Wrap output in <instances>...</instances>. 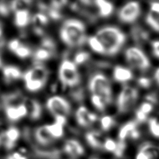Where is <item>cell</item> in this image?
I'll use <instances>...</instances> for the list:
<instances>
[{
    "label": "cell",
    "instance_id": "6da1fadb",
    "mask_svg": "<svg viewBox=\"0 0 159 159\" xmlns=\"http://www.w3.org/2000/svg\"><path fill=\"white\" fill-rule=\"evenodd\" d=\"M60 35L66 45L73 47L81 46L86 40L84 24L75 19H67L64 22L60 29Z\"/></svg>",
    "mask_w": 159,
    "mask_h": 159
},
{
    "label": "cell",
    "instance_id": "7a4b0ae2",
    "mask_svg": "<svg viewBox=\"0 0 159 159\" xmlns=\"http://www.w3.org/2000/svg\"><path fill=\"white\" fill-rule=\"evenodd\" d=\"M102 45L106 55L116 54L124 43L125 35L114 27H106L99 29L95 35Z\"/></svg>",
    "mask_w": 159,
    "mask_h": 159
},
{
    "label": "cell",
    "instance_id": "3957f363",
    "mask_svg": "<svg viewBox=\"0 0 159 159\" xmlns=\"http://www.w3.org/2000/svg\"><path fill=\"white\" fill-rule=\"evenodd\" d=\"M48 76V70L42 65L36 63L24 75L25 86L30 91L40 90L45 85Z\"/></svg>",
    "mask_w": 159,
    "mask_h": 159
},
{
    "label": "cell",
    "instance_id": "277c9868",
    "mask_svg": "<svg viewBox=\"0 0 159 159\" xmlns=\"http://www.w3.org/2000/svg\"><path fill=\"white\" fill-rule=\"evenodd\" d=\"M58 76L60 81L65 86L73 87L80 82V76L76 64L68 60H64L61 62Z\"/></svg>",
    "mask_w": 159,
    "mask_h": 159
},
{
    "label": "cell",
    "instance_id": "5b68a950",
    "mask_svg": "<svg viewBox=\"0 0 159 159\" xmlns=\"http://www.w3.org/2000/svg\"><path fill=\"white\" fill-rule=\"evenodd\" d=\"M89 89L92 94L101 96L108 104L111 102L112 100L111 85L108 79L104 75L98 73L93 76L89 83Z\"/></svg>",
    "mask_w": 159,
    "mask_h": 159
},
{
    "label": "cell",
    "instance_id": "8992f818",
    "mask_svg": "<svg viewBox=\"0 0 159 159\" xmlns=\"http://www.w3.org/2000/svg\"><path fill=\"white\" fill-rule=\"evenodd\" d=\"M125 58L127 62L132 67L142 71L147 70L150 66L147 57L137 47L129 48L125 51Z\"/></svg>",
    "mask_w": 159,
    "mask_h": 159
},
{
    "label": "cell",
    "instance_id": "52a82bcc",
    "mask_svg": "<svg viewBox=\"0 0 159 159\" xmlns=\"http://www.w3.org/2000/svg\"><path fill=\"white\" fill-rule=\"evenodd\" d=\"M47 107L53 116H61L66 117L70 112L69 102L61 96H53L47 101Z\"/></svg>",
    "mask_w": 159,
    "mask_h": 159
},
{
    "label": "cell",
    "instance_id": "ba28073f",
    "mask_svg": "<svg viewBox=\"0 0 159 159\" xmlns=\"http://www.w3.org/2000/svg\"><path fill=\"white\" fill-rule=\"evenodd\" d=\"M140 13V7L139 4L137 2H130L120 9L118 16L122 22L130 23L137 19Z\"/></svg>",
    "mask_w": 159,
    "mask_h": 159
},
{
    "label": "cell",
    "instance_id": "9c48e42d",
    "mask_svg": "<svg viewBox=\"0 0 159 159\" xmlns=\"http://www.w3.org/2000/svg\"><path fill=\"white\" fill-rule=\"evenodd\" d=\"M76 119L79 125L88 127L97 119V116L91 112L84 106H80L76 112Z\"/></svg>",
    "mask_w": 159,
    "mask_h": 159
},
{
    "label": "cell",
    "instance_id": "30bf717a",
    "mask_svg": "<svg viewBox=\"0 0 159 159\" xmlns=\"http://www.w3.org/2000/svg\"><path fill=\"white\" fill-rule=\"evenodd\" d=\"M25 99L21 93L17 91L4 94L2 96V102L4 108L17 107L23 104Z\"/></svg>",
    "mask_w": 159,
    "mask_h": 159
},
{
    "label": "cell",
    "instance_id": "8fae6325",
    "mask_svg": "<svg viewBox=\"0 0 159 159\" xmlns=\"http://www.w3.org/2000/svg\"><path fill=\"white\" fill-rule=\"evenodd\" d=\"M24 104L26 107L27 115L32 120L39 119L42 115V107L37 101L31 98H25Z\"/></svg>",
    "mask_w": 159,
    "mask_h": 159
},
{
    "label": "cell",
    "instance_id": "7c38bea8",
    "mask_svg": "<svg viewBox=\"0 0 159 159\" xmlns=\"http://www.w3.org/2000/svg\"><path fill=\"white\" fill-rule=\"evenodd\" d=\"M125 141L119 140L116 142L112 139H106L103 148L108 152H112L116 157H121L125 150Z\"/></svg>",
    "mask_w": 159,
    "mask_h": 159
},
{
    "label": "cell",
    "instance_id": "4fadbf2b",
    "mask_svg": "<svg viewBox=\"0 0 159 159\" xmlns=\"http://www.w3.org/2000/svg\"><path fill=\"white\" fill-rule=\"evenodd\" d=\"M35 139L39 144L43 147L51 144L55 139L47 129L46 125L39 127L35 130Z\"/></svg>",
    "mask_w": 159,
    "mask_h": 159
},
{
    "label": "cell",
    "instance_id": "5bb4252c",
    "mask_svg": "<svg viewBox=\"0 0 159 159\" xmlns=\"http://www.w3.org/2000/svg\"><path fill=\"white\" fill-rule=\"evenodd\" d=\"M63 149L66 154L72 157H77L84 153V148L81 144L73 139L67 140Z\"/></svg>",
    "mask_w": 159,
    "mask_h": 159
},
{
    "label": "cell",
    "instance_id": "9a60e30c",
    "mask_svg": "<svg viewBox=\"0 0 159 159\" xmlns=\"http://www.w3.org/2000/svg\"><path fill=\"white\" fill-rule=\"evenodd\" d=\"M20 136L19 129L14 127H11L4 132V137L5 139L4 146L6 149L11 150L16 145V142Z\"/></svg>",
    "mask_w": 159,
    "mask_h": 159
},
{
    "label": "cell",
    "instance_id": "2e32d148",
    "mask_svg": "<svg viewBox=\"0 0 159 159\" xmlns=\"http://www.w3.org/2000/svg\"><path fill=\"white\" fill-rule=\"evenodd\" d=\"M7 117L11 121H17L27 115V112L24 104L17 107H8L5 108Z\"/></svg>",
    "mask_w": 159,
    "mask_h": 159
},
{
    "label": "cell",
    "instance_id": "e0dca14e",
    "mask_svg": "<svg viewBox=\"0 0 159 159\" xmlns=\"http://www.w3.org/2000/svg\"><path fill=\"white\" fill-rule=\"evenodd\" d=\"M86 140L88 144L94 148H103L106 139L98 131H91L86 134Z\"/></svg>",
    "mask_w": 159,
    "mask_h": 159
},
{
    "label": "cell",
    "instance_id": "ac0fdd59",
    "mask_svg": "<svg viewBox=\"0 0 159 159\" xmlns=\"http://www.w3.org/2000/svg\"><path fill=\"white\" fill-rule=\"evenodd\" d=\"M2 74L4 80L7 83H10L19 80L22 76L20 70L17 67L12 65L5 66L2 70Z\"/></svg>",
    "mask_w": 159,
    "mask_h": 159
},
{
    "label": "cell",
    "instance_id": "d6986e66",
    "mask_svg": "<svg viewBox=\"0 0 159 159\" xmlns=\"http://www.w3.org/2000/svg\"><path fill=\"white\" fill-rule=\"evenodd\" d=\"M131 36L137 44L142 45L148 40L149 35L142 27L136 25L131 29Z\"/></svg>",
    "mask_w": 159,
    "mask_h": 159
},
{
    "label": "cell",
    "instance_id": "ffe728a7",
    "mask_svg": "<svg viewBox=\"0 0 159 159\" xmlns=\"http://www.w3.org/2000/svg\"><path fill=\"white\" fill-rule=\"evenodd\" d=\"M113 76L116 81L119 82H125L132 78L133 74L130 70L126 68L116 66L114 70Z\"/></svg>",
    "mask_w": 159,
    "mask_h": 159
},
{
    "label": "cell",
    "instance_id": "44dd1931",
    "mask_svg": "<svg viewBox=\"0 0 159 159\" xmlns=\"http://www.w3.org/2000/svg\"><path fill=\"white\" fill-rule=\"evenodd\" d=\"M96 7H97L99 14L102 17H107L111 14L113 11V5L111 2L102 1L98 0L94 1Z\"/></svg>",
    "mask_w": 159,
    "mask_h": 159
},
{
    "label": "cell",
    "instance_id": "7402d4cb",
    "mask_svg": "<svg viewBox=\"0 0 159 159\" xmlns=\"http://www.w3.org/2000/svg\"><path fill=\"white\" fill-rule=\"evenodd\" d=\"M30 22V14L27 10H22L15 12L14 23L19 27H24L27 26Z\"/></svg>",
    "mask_w": 159,
    "mask_h": 159
},
{
    "label": "cell",
    "instance_id": "603a6c76",
    "mask_svg": "<svg viewBox=\"0 0 159 159\" xmlns=\"http://www.w3.org/2000/svg\"><path fill=\"white\" fill-rule=\"evenodd\" d=\"M138 97V91L130 86H125L120 91L118 98L117 102H120L130 99H137Z\"/></svg>",
    "mask_w": 159,
    "mask_h": 159
},
{
    "label": "cell",
    "instance_id": "cb8c5ba5",
    "mask_svg": "<svg viewBox=\"0 0 159 159\" xmlns=\"http://www.w3.org/2000/svg\"><path fill=\"white\" fill-rule=\"evenodd\" d=\"M137 122L135 121H130L125 124L120 129L119 132V140L125 141V139L129 137L131 132L137 129Z\"/></svg>",
    "mask_w": 159,
    "mask_h": 159
},
{
    "label": "cell",
    "instance_id": "d4e9b609",
    "mask_svg": "<svg viewBox=\"0 0 159 159\" xmlns=\"http://www.w3.org/2000/svg\"><path fill=\"white\" fill-rule=\"evenodd\" d=\"M53 54V53L50 51L41 47L35 51L34 54V60L36 63H40V62L51 58Z\"/></svg>",
    "mask_w": 159,
    "mask_h": 159
},
{
    "label": "cell",
    "instance_id": "484cf974",
    "mask_svg": "<svg viewBox=\"0 0 159 159\" xmlns=\"http://www.w3.org/2000/svg\"><path fill=\"white\" fill-rule=\"evenodd\" d=\"M63 125L55 122L52 124L46 125V127L50 134L54 139H58L63 135Z\"/></svg>",
    "mask_w": 159,
    "mask_h": 159
},
{
    "label": "cell",
    "instance_id": "4316f807",
    "mask_svg": "<svg viewBox=\"0 0 159 159\" xmlns=\"http://www.w3.org/2000/svg\"><path fill=\"white\" fill-rule=\"evenodd\" d=\"M147 24L155 30L159 32V14L153 11L149 12L146 17Z\"/></svg>",
    "mask_w": 159,
    "mask_h": 159
},
{
    "label": "cell",
    "instance_id": "83f0119b",
    "mask_svg": "<svg viewBox=\"0 0 159 159\" xmlns=\"http://www.w3.org/2000/svg\"><path fill=\"white\" fill-rule=\"evenodd\" d=\"M32 21L35 27L41 28L42 26L46 25L48 24V19L45 14L39 12L34 14V16L32 17Z\"/></svg>",
    "mask_w": 159,
    "mask_h": 159
},
{
    "label": "cell",
    "instance_id": "f1b7e54d",
    "mask_svg": "<svg viewBox=\"0 0 159 159\" xmlns=\"http://www.w3.org/2000/svg\"><path fill=\"white\" fill-rule=\"evenodd\" d=\"M88 42L89 45L90 46V47L93 50L99 53L105 54L104 49L102 45L95 35L90 37L88 39Z\"/></svg>",
    "mask_w": 159,
    "mask_h": 159
},
{
    "label": "cell",
    "instance_id": "f546056e",
    "mask_svg": "<svg viewBox=\"0 0 159 159\" xmlns=\"http://www.w3.org/2000/svg\"><path fill=\"white\" fill-rule=\"evenodd\" d=\"M31 3L32 1H13L10 2V5L11 10L16 12L22 10H27Z\"/></svg>",
    "mask_w": 159,
    "mask_h": 159
},
{
    "label": "cell",
    "instance_id": "4dcf8cb0",
    "mask_svg": "<svg viewBox=\"0 0 159 159\" xmlns=\"http://www.w3.org/2000/svg\"><path fill=\"white\" fill-rule=\"evenodd\" d=\"M91 101L95 107L99 111H103L108 104L104 98L96 94H92Z\"/></svg>",
    "mask_w": 159,
    "mask_h": 159
},
{
    "label": "cell",
    "instance_id": "1f68e13d",
    "mask_svg": "<svg viewBox=\"0 0 159 159\" xmlns=\"http://www.w3.org/2000/svg\"><path fill=\"white\" fill-rule=\"evenodd\" d=\"M14 53H15L19 58H25L30 55L31 50L28 46L22 43L14 52Z\"/></svg>",
    "mask_w": 159,
    "mask_h": 159
},
{
    "label": "cell",
    "instance_id": "d6a6232c",
    "mask_svg": "<svg viewBox=\"0 0 159 159\" xmlns=\"http://www.w3.org/2000/svg\"><path fill=\"white\" fill-rule=\"evenodd\" d=\"M115 124L114 119L109 116H106L101 119V126L102 130L107 131L109 130Z\"/></svg>",
    "mask_w": 159,
    "mask_h": 159
},
{
    "label": "cell",
    "instance_id": "836d02e7",
    "mask_svg": "<svg viewBox=\"0 0 159 159\" xmlns=\"http://www.w3.org/2000/svg\"><path fill=\"white\" fill-rule=\"evenodd\" d=\"M89 53L86 52H80L76 54L74 58V63L80 65L86 62L89 58Z\"/></svg>",
    "mask_w": 159,
    "mask_h": 159
},
{
    "label": "cell",
    "instance_id": "e575fe53",
    "mask_svg": "<svg viewBox=\"0 0 159 159\" xmlns=\"http://www.w3.org/2000/svg\"><path fill=\"white\" fill-rule=\"evenodd\" d=\"M149 129L153 135L159 137V122L155 118H152L149 120Z\"/></svg>",
    "mask_w": 159,
    "mask_h": 159
},
{
    "label": "cell",
    "instance_id": "d590c367",
    "mask_svg": "<svg viewBox=\"0 0 159 159\" xmlns=\"http://www.w3.org/2000/svg\"><path fill=\"white\" fill-rule=\"evenodd\" d=\"M41 47L54 53L55 50V44L54 41L52 39L49 37H46L43 39L41 42Z\"/></svg>",
    "mask_w": 159,
    "mask_h": 159
},
{
    "label": "cell",
    "instance_id": "8d00e7d4",
    "mask_svg": "<svg viewBox=\"0 0 159 159\" xmlns=\"http://www.w3.org/2000/svg\"><path fill=\"white\" fill-rule=\"evenodd\" d=\"M11 10L10 3L7 4L5 1H0V15L4 17L7 16Z\"/></svg>",
    "mask_w": 159,
    "mask_h": 159
},
{
    "label": "cell",
    "instance_id": "74e56055",
    "mask_svg": "<svg viewBox=\"0 0 159 159\" xmlns=\"http://www.w3.org/2000/svg\"><path fill=\"white\" fill-rule=\"evenodd\" d=\"M21 44L22 43L18 39H12L9 42L8 48L14 53Z\"/></svg>",
    "mask_w": 159,
    "mask_h": 159
},
{
    "label": "cell",
    "instance_id": "f35d334b",
    "mask_svg": "<svg viewBox=\"0 0 159 159\" xmlns=\"http://www.w3.org/2000/svg\"><path fill=\"white\" fill-rule=\"evenodd\" d=\"M139 109L147 115L152 111L153 106L150 102H143L141 104Z\"/></svg>",
    "mask_w": 159,
    "mask_h": 159
},
{
    "label": "cell",
    "instance_id": "ab89813d",
    "mask_svg": "<svg viewBox=\"0 0 159 159\" xmlns=\"http://www.w3.org/2000/svg\"><path fill=\"white\" fill-rule=\"evenodd\" d=\"M138 83L141 87L144 88H147L150 86L151 81L149 78H147L145 77H142L138 80Z\"/></svg>",
    "mask_w": 159,
    "mask_h": 159
},
{
    "label": "cell",
    "instance_id": "60d3db41",
    "mask_svg": "<svg viewBox=\"0 0 159 159\" xmlns=\"http://www.w3.org/2000/svg\"><path fill=\"white\" fill-rule=\"evenodd\" d=\"M6 159H27V157L20 153V152H15L12 153H10L7 157Z\"/></svg>",
    "mask_w": 159,
    "mask_h": 159
},
{
    "label": "cell",
    "instance_id": "b9f144b4",
    "mask_svg": "<svg viewBox=\"0 0 159 159\" xmlns=\"http://www.w3.org/2000/svg\"><path fill=\"white\" fill-rule=\"evenodd\" d=\"M147 114L140 111L139 109L136 111V119L139 122H143L147 119Z\"/></svg>",
    "mask_w": 159,
    "mask_h": 159
},
{
    "label": "cell",
    "instance_id": "7bdbcfd3",
    "mask_svg": "<svg viewBox=\"0 0 159 159\" xmlns=\"http://www.w3.org/2000/svg\"><path fill=\"white\" fill-rule=\"evenodd\" d=\"M152 46L154 55L159 58V40L153 41L152 42Z\"/></svg>",
    "mask_w": 159,
    "mask_h": 159
},
{
    "label": "cell",
    "instance_id": "ee69618b",
    "mask_svg": "<svg viewBox=\"0 0 159 159\" xmlns=\"http://www.w3.org/2000/svg\"><path fill=\"white\" fill-rule=\"evenodd\" d=\"M135 159H151L150 156L144 151L140 150L135 156Z\"/></svg>",
    "mask_w": 159,
    "mask_h": 159
},
{
    "label": "cell",
    "instance_id": "f6af8a7d",
    "mask_svg": "<svg viewBox=\"0 0 159 159\" xmlns=\"http://www.w3.org/2000/svg\"><path fill=\"white\" fill-rule=\"evenodd\" d=\"M145 99L146 100H147L148 101L152 102V103H157L158 99H157V96L155 94H148L145 96Z\"/></svg>",
    "mask_w": 159,
    "mask_h": 159
},
{
    "label": "cell",
    "instance_id": "bcb514c9",
    "mask_svg": "<svg viewBox=\"0 0 159 159\" xmlns=\"http://www.w3.org/2000/svg\"><path fill=\"white\" fill-rule=\"evenodd\" d=\"M54 117H55L56 122L59 123L63 125H65L66 121V117L61 116H55Z\"/></svg>",
    "mask_w": 159,
    "mask_h": 159
},
{
    "label": "cell",
    "instance_id": "7dc6e473",
    "mask_svg": "<svg viewBox=\"0 0 159 159\" xmlns=\"http://www.w3.org/2000/svg\"><path fill=\"white\" fill-rule=\"evenodd\" d=\"M150 9H151V11L159 14V2H152L150 5Z\"/></svg>",
    "mask_w": 159,
    "mask_h": 159
},
{
    "label": "cell",
    "instance_id": "c3c4849f",
    "mask_svg": "<svg viewBox=\"0 0 159 159\" xmlns=\"http://www.w3.org/2000/svg\"><path fill=\"white\" fill-rule=\"evenodd\" d=\"M140 135V132L137 130V129H136L134 130L131 132V134H130V135L129 137H130V138H131V139H137L139 138Z\"/></svg>",
    "mask_w": 159,
    "mask_h": 159
},
{
    "label": "cell",
    "instance_id": "681fc988",
    "mask_svg": "<svg viewBox=\"0 0 159 159\" xmlns=\"http://www.w3.org/2000/svg\"><path fill=\"white\" fill-rule=\"evenodd\" d=\"M155 78L156 80V81H157V83L159 84V68H158L157 70V71H155Z\"/></svg>",
    "mask_w": 159,
    "mask_h": 159
},
{
    "label": "cell",
    "instance_id": "f907efd6",
    "mask_svg": "<svg viewBox=\"0 0 159 159\" xmlns=\"http://www.w3.org/2000/svg\"><path fill=\"white\" fill-rule=\"evenodd\" d=\"M4 132L3 130H2V126H1V124L0 123V144H1V142L2 137V136H4Z\"/></svg>",
    "mask_w": 159,
    "mask_h": 159
},
{
    "label": "cell",
    "instance_id": "816d5d0a",
    "mask_svg": "<svg viewBox=\"0 0 159 159\" xmlns=\"http://www.w3.org/2000/svg\"><path fill=\"white\" fill-rule=\"evenodd\" d=\"M2 24L0 22V39L2 35Z\"/></svg>",
    "mask_w": 159,
    "mask_h": 159
},
{
    "label": "cell",
    "instance_id": "f5cc1de1",
    "mask_svg": "<svg viewBox=\"0 0 159 159\" xmlns=\"http://www.w3.org/2000/svg\"><path fill=\"white\" fill-rule=\"evenodd\" d=\"M2 65V60L1 58V55H0V66Z\"/></svg>",
    "mask_w": 159,
    "mask_h": 159
}]
</instances>
